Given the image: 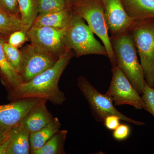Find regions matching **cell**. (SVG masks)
<instances>
[{
	"label": "cell",
	"mask_w": 154,
	"mask_h": 154,
	"mask_svg": "<svg viewBox=\"0 0 154 154\" xmlns=\"http://www.w3.org/2000/svg\"><path fill=\"white\" fill-rule=\"evenodd\" d=\"M75 55L71 49L66 48L54 65L27 82L13 90L12 100L28 98L46 99L54 105H60L66 101V97L59 87V82L63 72L71 59Z\"/></svg>",
	"instance_id": "1"
},
{
	"label": "cell",
	"mask_w": 154,
	"mask_h": 154,
	"mask_svg": "<svg viewBox=\"0 0 154 154\" xmlns=\"http://www.w3.org/2000/svg\"><path fill=\"white\" fill-rule=\"evenodd\" d=\"M116 66L129 80L138 93L142 95L146 85L143 70L129 30L110 36Z\"/></svg>",
	"instance_id": "2"
},
{
	"label": "cell",
	"mask_w": 154,
	"mask_h": 154,
	"mask_svg": "<svg viewBox=\"0 0 154 154\" xmlns=\"http://www.w3.org/2000/svg\"><path fill=\"white\" fill-rule=\"evenodd\" d=\"M71 9L73 14L87 22L94 33L102 41L107 51L112 68L116 66L101 0H72L71 3Z\"/></svg>",
	"instance_id": "3"
},
{
	"label": "cell",
	"mask_w": 154,
	"mask_h": 154,
	"mask_svg": "<svg viewBox=\"0 0 154 154\" xmlns=\"http://www.w3.org/2000/svg\"><path fill=\"white\" fill-rule=\"evenodd\" d=\"M66 48L72 50L78 57L90 54L108 57L105 46L95 38L94 32L85 20L73 12L67 28Z\"/></svg>",
	"instance_id": "4"
},
{
	"label": "cell",
	"mask_w": 154,
	"mask_h": 154,
	"mask_svg": "<svg viewBox=\"0 0 154 154\" xmlns=\"http://www.w3.org/2000/svg\"><path fill=\"white\" fill-rule=\"evenodd\" d=\"M147 85L154 88V19L135 22L129 30Z\"/></svg>",
	"instance_id": "5"
},
{
	"label": "cell",
	"mask_w": 154,
	"mask_h": 154,
	"mask_svg": "<svg viewBox=\"0 0 154 154\" xmlns=\"http://www.w3.org/2000/svg\"><path fill=\"white\" fill-rule=\"evenodd\" d=\"M77 85L88 102L96 121L103 122L107 116L113 115L118 116L122 121L130 124L137 126L144 125V122L132 119L119 112L114 107L111 99L97 91L85 77H79Z\"/></svg>",
	"instance_id": "6"
},
{
	"label": "cell",
	"mask_w": 154,
	"mask_h": 154,
	"mask_svg": "<svg viewBox=\"0 0 154 154\" xmlns=\"http://www.w3.org/2000/svg\"><path fill=\"white\" fill-rule=\"evenodd\" d=\"M22 69V83L27 82L52 67L58 58L37 45L31 43L23 48Z\"/></svg>",
	"instance_id": "7"
},
{
	"label": "cell",
	"mask_w": 154,
	"mask_h": 154,
	"mask_svg": "<svg viewBox=\"0 0 154 154\" xmlns=\"http://www.w3.org/2000/svg\"><path fill=\"white\" fill-rule=\"evenodd\" d=\"M112 77L105 95L116 105H129L138 110L145 109L140 94L116 66L112 68Z\"/></svg>",
	"instance_id": "8"
},
{
	"label": "cell",
	"mask_w": 154,
	"mask_h": 154,
	"mask_svg": "<svg viewBox=\"0 0 154 154\" xmlns=\"http://www.w3.org/2000/svg\"><path fill=\"white\" fill-rule=\"evenodd\" d=\"M67 28L32 26L28 32L31 43L37 45L57 58L66 50Z\"/></svg>",
	"instance_id": "9"
},
{
	"label": "cell",
	"mask_w": 154,
	"mask_h": 154,
	"mask_svg": "<svg viewBox=\"0 0 154 154\" xmlns=\"http://www.w3.org/2000/svg\"><path fill=\"white\" fill-rule=\"evenodd\" d=\"M42 99L24 98L14 100L9 104L0 105V135L8 134Z\"/></svg>",
	"instance_id": "10"
},
{
	"label": "cell",
	"mask_w": 154,
	"mask_h": 154,
	"mask_svg": "<svg viewBox=\"0 0 154 154\" xmlns=\"http://www.w3.org/2000/svg\"><path fill=\"white\" fill-rule=\"evenodd\" d=\"M110 36L129 31L134 23L125 11L122 0H101Z\"/></svg>",
	"instance_id": "11"
},
{
	"label": "cell",
	"mask_w": 154,
	"mask_h": 154,
	"mask_svg": "<svg viewBox=\"0 0 154 154\" xmlns=\"http://www.w3.org/2000/svg\"><path fill=\"white\" fill-rule=\"evenodd\" d=\"M47 101L42 99L19 122V124L30 133L41 129L53 120L54 117L46 107Z\"/></svg>",
	"instance_id": "12"
},
{
	"label": "cell",
	"mask_w": 154,
	"mask_h": 154,
	"mask_svg": "<svg viewBox=\"0 0 154 154\" xmlns=\"http://www.w3.org/2000/svg\"><path fill=\"white\" fill-rule=\"evenodd\" d=\"M127 13L134 22L154 19V0H122Z\"/></svg>",
	"instance_id": "13"
},
{
	"label": "cell",
	"mask_w": 154,
	"mask_h": 154,
	"mask_svg": "<svg viewBox=\"0 0 154 154\" xmlns=\"http://www.w3.org/2000/svg\"><path fill=\"white\" fill-rule=\"evenodd\" d=\"M30 132L18 124L8 133L10 143L7 154H30Z\"/></svg>",
	"instance_id": "14"
},
{
	"label": "cell",
	"mask_w": 154,
	"mask_h": 154,
	"mask_svg": "<svg viewBox=\"0 0 154 154\" xmlns=\"http://www.w3.org/2000/svg\"><path fill=\"white\" fill-rule=\"evenodd\" d=\"M72 14V12L70 8L57 12L38 15L32 26L66 28L70 22Z\"/></svg>",
	"instance_id": "15"
},
{
	"label": "cell",
	"mask_w": 154,
	"mask_h": 154,
	"mask_svg": "<svg viewBox=\"0 0 154 154\" xmlns=\"http://www.w3.org/2000/svg\"><path fill=\"white\" fill-rule=\"evenodd\" d=\"M61 126V124L59 119L54 117L50 123L43 128L35 132L30 133V154H34L36 151L41 148L50 139L60 130Z\"/></svg>",
	"instance_id": "16"
},
{
	"label": "cell",
	"mask_w": 154,
	"mask_h": 154,
	"mask_svg": "<svg viewBox=\"0 0 154 154\" xmlns=\"http://www.w3.org/2000/svg\"><path fill=\"white\" fill-rule=\"evenodd\" d=\"M5 39L0 34V71L13 90L22 83V77L9 63L5 54L4 43Z\"/></svg>",
	"instance_id": "17"
},
{
	"label": "cell",
	"mask_w": 154,
	"mask_h": 154,
	"mask_svg": "<svg viewBox=\"0 0 154 154\" xmlns=\"http://www.w3.org/2000/svg\"><path fill=\"white\" fill-rule=\"evenodd\" d=\"M68 131L60 130L34 154H64V146Z\"/></svg>",
	"instance_id": "18"
},
{
	"label": "cell",
	"mask_w": 154,
	"mask_h": 154,
	"mask_svg": "<svg viewBox=\"0 0 154 154\" xmlns=\"http://www.w3.org/2000/svg\"><path fill=\"white\" fill-rule=\"evenodd\" d=\"M20 18L28 31L38 15L37 0H18Z\"/></svg>",
	"instance_id": "19"
},
{
	"label": "cell",
	"mask_w": 154,
	"mask_h": 154,
	"mask_svg": "<svg viewBox=\"0 0 154 154\" xmlns=\"http://www.w3.org/2000/svg\"><path fill=\"white\" fill-rule=\"evenodd\" d=\"M22 29L26 30L20 17L0 10V34L10 35L14 31Z\"/></svg>",
	"instance_id": "20"
},
{
	"label": "cell",
	"mask_w": 154,
	"mask_h": 154,
	"mask_svg": "<svg viewBox=\"0 0 154 154\" xmlns=\"http://www.w3.org/2000/svg\"><path fill=\"white\" fill-rule=\"evenodd\" d=\"M38 15L49 14L71 8L66 0H37Z\"/></svg>",
	"instance_id": "21"
},
{
	"label": "cell",
	"mask_w": 154,
	"mask_h": 154,
	"mask_svg": "<svg viewBox=\"0 0 154 154\" xmlns=\"http://www.w3.org/2000/svg\"><path fill=\"white\" fill-rule=\"evenodd\" d=\"M4 50L9 63L20 74L22 62V55L21 51L6 42L4 43Z\"/></svg>",
	"instance_id": "22"
},
{
	"label": "cell",
	"mask_w": 154,
	"mask_h": 154,
	"mask_svg": "<svg viewBox=\"0 0 154 154\" xmlns=\"http://www.w3.org/2000/svg\"><path fill=\"white\" fill-rule=\"evenodd\" d=\"M28 30L22 29L14 31L9 36L8 42L12 46L17 48L21 47L28 40Z\"/></svg>",
	"instance_id": "23"
},
{
	"label": "cell",
	"mask_w": 154,
	"mask_h": 154,
	"mask_svg": "<svg viewBox=\"0 0 154 154\" xmlns=\"http://www.w3.org/2000/svg\"><path fill=\"white\" fill-rule=\"evenodd\" d=\"M145 106V110L151 114L154 117V88L146 85L142 95Z\"/></svg>",
	"instance_id": "24"
},
{
	"label": "cell",
	"mask_w": 154,
	"mask_h": 154,
	"mask_svg": "<svg viewBox=\"0 0 154 154\" xmlns=\"http://www.w3.org/2000/svg\"><path fill=\"white\" fill-rule=\"evenodd\" d=\"M0 10L20 18L18 0H0Z\"/></svg>",
	"instance_id": "25"
},
{
	"label": "cell",
	"mask_w": 154,
	"mask_h": 154,
	"mask_svg": "<svg viewBox=\"0 0 154 154\" xmlns=\"http://www.w3.org/2000/svg\"><path fill=\"white\" fill-rule=\"evenodd\" d=\"M113 131V137L114 139L121 141L127 139L129 136L131 128L127 125L120 124Z\"/></svg>",
	"instance_id": "26"
},
{
	"label": "cell",
	"mask_w": 154,
	"mask_h": 154,
	"mask_svg": "<svg viewBox=\"0 0 154 154\" xmlns=\"http://www.w3.org/2000/svg\"><path fill=\"white\" fill-rule=\"evenodd\" d=\"M120 119L116 115H110L107 116L104 119V125L109 130L113 131L120 124Z\"/></svg>",
	"instance_id": "27"
},
{
	"label": "cell",
	"mask_w": 154,
	"mask_h": 154,
	"mask_svg": "<svg viewBox=\"0 0 154 154\" xmlns=\"http://www.w3.org/2000/svg\"><path fill=\"white\" fill-rule=\"evenodd\" d=\"M10 143L8 134L5 139L0 143V154H7V150Z\"/></svg>",
	"instance_id": "28"
},
{
	"label": "cell",
	"mask_w": 154,
	"mask_h": 154,
	"mask_svg": "<svg viewBox=\"0 0 154 154\" xmlns=\"http://www.w3.org/2000/svg\"><path fill=\"white\" fill-rule=\"evenodd\" d=\"M7 134L5 135H0V143L3 141L4 140Z\"/></svg>",
	"instance_id": "29"
},
{
	"label": "cell",
	"mask_w": 154,
	"mask_h": 154,
	"mask_svg": "<svg viewBox=\"0 0 154 154\" xmlns=\"http://www.w3.org/2000/svg\"><path fill=\"white\" fill-rule=\"evenodd\" d=\"M66 1L67 2H68L70 3L71 4V2L72 0H66Z\"/></svg>",
	"instance_id": "30"
}]
</instances>
